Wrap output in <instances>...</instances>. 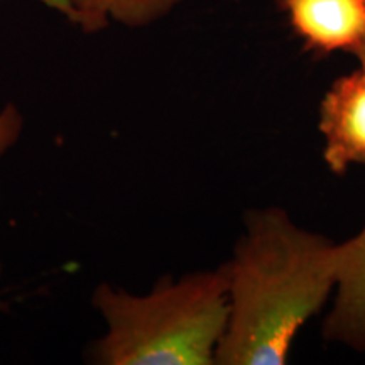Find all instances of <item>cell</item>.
<instances>
[{"mask_svg":"<svg viewBox=\"0 0 365 365\" xmlns=\"http://www.w3.org/2000/svg\"><path fill=\"white\" fill-rule=\"evenodd\" d=\"M325 161L335 173L365 161V71L336 80L322 105Z\"/></svg>","mask_w":365,"mask_h":365,"instance_id":"3","label":"cell"},{"mask_svg":"<svg viewBox=\"0 0 365 365\" xmlns=\"http://www.w3.org/2000/svg\"><path fill=\"white\" fill-rule=\"evenodd\" d=\"M354 53L357 54V58L360 59V65H362V71H365V41L362 44H359L357 48L354 49Z\"/></svg>","mask_w":365,"mask_h":365,"instance_id":"8","label":"cell"},{"mask_svg":"<svg viewBox=\"0 0 365 365\" xmlns=\"http://www.w3.org/2000/svg\"><path fill=\"white\" fill-rule=\"evenodd\" d=\"M339 296L328 314L325 335L352 349L365 350V227L341 244Z\"/></svg>","mask_w":365,"mask_h":365,"instance_id":"5","label":"cell"},{"mask_svg":"<svg viewBox=\"0 0 365 365\" xmlns=\"http://www.w3.org/2000/svg\"><path fill=\"white\" fill-rule=\"evenodd\" d=\"M340 262L341 244L301 230L281 210L254 213L225 264L228 322L215 364H286L296 333L336 284Z\"/></svg>","mask_w":365,"mask_h":365,"instance_id":"1","label":"cell"},{"mask_svg":"<svg viewBox=\"0 0 365 365\" xmlns=\"http://www.w3.org/2000/svg\"><path fill=\"white\" fill-rule=\"evenodd\" d=\"M43 6L53 9L68 21H71V6L68 0H36ZM24 132V115L17 108V105L7 103L0 108V159L11 153L14 145L19 143Z\"/></svg>","mask_w":365,"mask_h":365,"instance_id":"7","label":"cell"},{"mask_svg":"<svg viewBox=\"0 0 365 365\" xmlns=\"http://www.w3.org/2000/svg\"><path fill=\"white\" fill-rule=\"evenodd\" d=\"M71 24L85 34H97L112 22L127 27H144L163 19L182 0H68Z\"/></svg>","mask_w":365,"mask_h":365,"instance_id":"6","label":"cell"},{"mask_svg":"<svg viewBox=\"0 0 365 365\" xmlns=\"http://www.w3.org/2000/svg\"><path fill=\"white\" fill-rule=\"evenodd\" d=\"M103 333L88 346L95 365H212L228 322L225 264L161 279L148 294L110 282L91 293Z\"/></svg>","mask_w":365,"mask_h":365,"instance_id":"2","label":"cell"},{"mask_svg":"<svg viewBox=\"0 0 365 365\" xmlns=\"http://www.w3.org/2000/svg\"><path fill=\"white\" fill-rule=\"evenodd\" d=\"M282 7L309 48L354 51L365 41V0H282Z\"/></svg>","mask_w":365,"mask_h":365,"instance_id":"4","label":"cell"}]
</instances>
